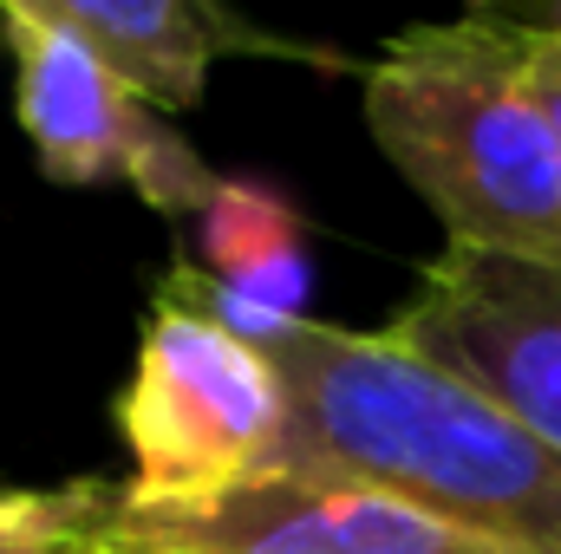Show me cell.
Here are the masks:
<instances>
[{"label": "cell", "instance_id": "6da1fadb", "mask_svg": "<svg viewBox=\"0 0 561 554\" xmlns=\"http://www.w3.org/2000/svg\"><path fill=\"white\" fill-rule=\"evenodd\" d=\"M287 392V470L379 483L516 554H561V450L405 339L320 313L268 346Z\"/></svg>", "mask_w": 561, "mask_h": 554}, {"label": "cell", "instance_id": "7a4b0ae2", "mask_svg": "<svg viewBox=\"0 0 561 554\" xmlns=\"http://www.w3.org/2000/svg\"><path fill=\"white\" fill-rule=\"evenodd\" d=\"M359 112L444 249L561 268V131L523 66V13L392 33L359 66Z\"/></svg>", "mask_w": 561, "mask_h": 554}, {"label": "cell", "instance_id": "3957f363", "mask_svg": "<svg viewBox=\"0 0 561 554\" xmlns=\"http://www.w3.org/2000/svg\"><path fill=\"white\" fill-rule=\"evenodd\" d=\"M118 437L131 503H216L287 470V392L249 339L150 293Z\"/></svg>", "mask_w": 561, "mask_h": 554}, {"label": "cell", "instance_id": "277c9868", "mask_svg": "<svg viewBox=\"0 0 561 554\" xmlns=\"http://www.w3.org/2000/svg\"><path fill=\"white\" fill-rule=\"evenodd\" d=\"M0 39L13 53V118L39 176L79 189L125 183L157 216L209 209L222 176L53 13V0H0Z\"/></svg>", "mask_w": 561, "mask_h": 554}, {"label": "cell", "instance_id": "5b68a950", "mask_svg": "<svg viewBox=\"0 0 561 554\" xmlns=\"http://www.w3.org/2000/svg\"><path fill=\"white\" fill-rule=\"evenodd\" d=\"M79 554H516L419 503L327 470H280L216 503H131L125 483Z\"/></svg>", "mask_w": 561, "mask_h": 554}, {"label": "cell", "instance_id": "8992f818", "mask_svg": "<svg viewBox=\"0 0 561 554\" xmlns=\"http://www.w3.org/2000/svg\"><path fill=\"white\" fill-rule=\"evenodd\" d=\"M386 333L561 450V268L444 249Z\"/></svg>", "mask_w": 561, "mask_h": 554}, {"label": "cell", "instance_id": "52a82bcc", "mask_svg": "<svg viewBox=\"0 0 561 554\" xmlns=\"http://www.w3.org/2000/svg\"><path fill=\"white\" fill-rule=\"evenodd\" d=\"M53 13L138 92L150 112H196L222 59H307L340 66L320 46L280 39L222 0H53Z\"/></svg>", "mask_w": 561, "mask_h": 554}, {"label": "cell", "instance_id": "ba28073f", "mask_svg": "<svg viewBox=\"0 0 561 554\" xmlns=\"http://www.w3.org/2000/svg\"><path fill=\"white\" fill-rule=\"evenodd\" d=\"M203 235V268L249 293L255 307H268L280 320H307V293H313V262L300 242V209L262 176H222L209 209L196 216Z\"/></svg>", "mask_w": 561, "mask_h": 554}, {"label": "cell", "instance_id": "9c48e42d", "mask_svg": "<svg viewBox=\"0 0 561 554\" xmlns=\"http://www.w3.org/2000/svg\"><path fill=\"white\" fill-rule=\"evenodd\" d=\"M112 476H72L53 489H0V554H79L112 509Z\"/></svg>", "mask_w": 561, "mask_h": 554}, {"label": "cell", "instance_id": "30bf717a", "mask_svg": "<svg viewBox=\"0 0 561 554\" xmlns=\"http://www.w3.org/2000/svg\"><path fill=\"white\" fill-rule=\"evenodd\" d=\"M523 66H529V85H536L542 112L556 118V131H561V7L523 13Z\"/></svg>", "mask_w": 561, "mask_h": 554}]
</instances>
